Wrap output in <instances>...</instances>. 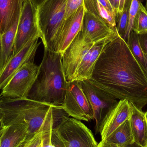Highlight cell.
<instances>
[{"label":"cell","mask_w":147,"mask_h":147,"mask_svg":"<svg viewBox=\"0 0 147 147\" xmlns=\"http://www.w3.org/2000/svg\"><path fill=\"white\" fill-rule=\"evenodd\" d=\"M0 105L4 127L16 123L26 124V139L31 140L38 132L53 126L57 110L53 106L28 98H10L1 96Z\"/></svg>","instance_id":"cell-2"},{"label":"cell","mask_w":147,"mask_h":147,"mask_svg":"<svg viewBox=\"0 0 147 147\" xmlns=\"http://www.w3.org/2000/svg\"><path fill=\"white\" fill-rule=\"evenodd\" d=\"M105 8L113 13L116 15V12L111 5L109 0H98Z\"/></svg>","instance_id":"cell-30"},{"label":"cell","mask_w":147,"mask_h":147,"mask_svg":"<svg viewBox=\"0 0 147 147\" xmlns=\"http://www.w3.org/2000/svg\"><path fill=\"white\" fill-rule=\"evenodd\" d=\"M118 34L117 32L93 44L79 65L74 81L88 80L91 78L94 66L103 49L108 43Z\"/></svg>","instance_id":"cell-15"},{"label":"cell","mask_w":147,"mask_h":147,"mask_svg":"<svg viewBox=\"0 0 147 147\" xmlns=\"http://www.w3.org/2000/svg\"><path fill=\"white\" fill-rule=\"evenodd\" d=\"M139 40L144 54L147 56V33L139 35Z\"/></svg>","instance_id":"cell-28"},{"label":"cell","mask_w":147,"mask_h":147,"mask_svg":"<svg viewBox=\"0 0 147 147\" xmlns=\"http://www.w3.org/2000/svg\"><path fill=\"white\" fill-rule=\"evenodd\" d=\"M104 141L121 147H127L134 144L129 119L121 124Z\"/></svg>","instance_id":"cell-21"},{"label":"cell","mask_w":147,"mask_h":147,"mask_svg":"<svg viewBox=\"0 0 147 147\" xmlns=\"http://www.w3.org/2000/svg\"><path fill=\"white\" fill-rule=\"evenodd\" d=\"M20 17L0 37V73L12 57Z\"/></svg>","instance_id":"cell-18"},{"label":"cell","mask_w":147,"mask_h":147,"mask_svg":"<svg viewBox=\"0 0 147 147\" xmlns=\"http://www.w3.org/2000/svg\"><path fill=\"white\" fill-rule=\"evenodd\" d=\"M27 128L23 123H16L6 127L0 138V147H18L26 139Z\"/></svg>","instance_id":"cell-19"},{"label":"cell","mask_w":147,"mask_h":147,"mask_svg":"<svg viewBox=\"0 0 147 147\" xmlns=\"http://www.w3.org/2000/svg\"><path fill=\"white\" fill-rule=\"evenodd\" d=\"M146 9H147V0H146Z\"/></svg>","instance_id":"cell-35"},{"label":"cell","mask_w":147,"mask_h":147,"mask_svg":"<svg viewBox=\"0 0 147 147\" xmlns=\"http://www.w3.org/2000/svg\"><path fill=\"white\" fill-rule=\"evenodd\" d=\"M131 0H125L123 9L115 15L117 33L120 37L126 40L129 20V11Z\"/></svg>","instance_id":"cell-22"},{"label":"cell","mask_w":147,"mask_h":147,"mask_svg":"<svg viewBox=\"0 0 147 147\" xmlns=\"http://www.w3.org/2000/svg\"><path fill=\"white\" fill-rule=\"evenodd\" d=\"M84 40L89 43H95L117 32L116 28L108 24L85 11L80 30Z\"/></svg>","instance_id":"cell-14"},{"label":"cell","mask_w":147,"mask_h":147,"mask_svg":"<svg viewBox=\"0 0 147 147\" xmlns=\"http://www.w3.org/2000/svg\"><path fill=\"white\" fill-rule=\"evenodd\" d=\"M88 81L117 100H128L139 109L147 105V75L117 35L105 47Z\"/></svg>","instance_id":"cell-1"},{"label":"cell","mask_w":147,"mask_h":147,"mask_svg":"<svg viewBox=\"0 0 147 147\" xmlns=\"http://www.w3.org/2000/svg\"><path fill=\"white\" fill-rule=\"evenodd\" d=\"M41 38L37 20V7L25 0L19 19L12 56L16 54L32 38Z\"/></svg>","instance_id":"cell-8"},{"label":"cell","mask_w":147,"mask_h":147,"mask_svg":"<svg viewBox=\"0 0 147 147\" xmlns=\"http://www.w3.org/2000/svg\"><path fill=\"white\" fill-rule=\"evenodd\" d=\"M67 0H45L37 7V20L45 48L53 51L56 36L65 20Z\"/></svg>","instance_id":"cell-5"},{"label":"cell","mask_w":147,"mask_h":147,"mask_svg":"<svg viewBox=\"0 0 147 147\" xmlns=\"http://www.w3.org/2000/svg\"><path fill=\"white\" fill-rule=\"evenodd\" d=\"M144 56H145V63H146V69L147 74V56L145 54H144Z\"/></svg>","instance_id":"cell-34"},{"label":"cell","mask_w":147,"mask_h":147,"mask_svg":"<svg viewBox=\"0 0 147 147\" xmlns=\"http://www.w3.org/2000/svg\"><path fill=\"white\" fill-rule=\"evenodd\" d=\"M55 147H97L92 132L79 120L63 115L53 130Z\"/></svg>","instance_id":"cell-4"},{"label":"cell","mask_w":147,"mask_h":147,"mask_svg":"<svg viewBox=\"0 0 147 147\" xmlns=\"http://www.w3.org/2000/svg\"><path fill=\"white\" fill-rule=\"evenodd\" d=\"M136 145L135 143H134L133 145L130 146H128L125 147H136ZM97 147H121L115 145V144H111V143H109L105 142V141H102L98 143V145Z\"/></svg>","instance_id":"cell-29"},{"label":"cell","mask_w":147,"mask_h":147,"mask_svg":"<svg viewBox=\"0 0 147 147\" xmlns=\"http://www.w3.org/2000/svg\"><path fill=\"white\" fill-rule=\"evenodd\" d=\"M132 30L138 35L147 33V11L141 2L134 18Z\"/></svg>","instance_id":"cell-24"},{"label":"cell","mask_w":147,"mask_h":147,"mask_svg":"<svg viewBox=\"0 0 147 147\" xmlns=\"http://www.w3.org/2000/svg\"><path fill=\"white\" fill-rule=\"evenodd\" d=\"M25 0H0V37L15 22Z\"/></svg>","instance_id":"cell-17"},{"label":"cell","mask_w":147,"mask_h":147,"mask_svg":"<svg viewBox=\"0 0 147 147\" xmlns=\"http://www.w3.org/2000/svg\"><path fill=\"white\" fill-rule=\"evenodd\" d=\"M136 147H140L139 146H138V145H137V146H136Z\"/></svg>","instance_id":"cell-36"},{"label":"cell","mask_w":147,"mask_h":147,"mask_svg":"<svg viewBox=\"0 0 147 147\" xmlns=\"http://www.w3.org/2000/svg\"><path fill=\"white\" fill-rule=\"evenodd\" d=\"M140 2H141V0H131V4H130V8H129V20L128 26L127 31L126 42L128 38L129 33L132 31L133 21L138 11L139 5Z\"/></svg>","instance_id":"cell-25"},{"label":"cell","mask_w":147,"mask_h":147,"mask_svg":"<svg viewBox=\"0 0 147 147\" xmlns=\"http://www.w3.org/2000/svg\"><path fill=\"white\" fill-rule=\"evenodd\" d=\"M39 69V66L34 61L26 63L2 89L1 96L10 98H28L38 78Z\"/></svg>","instance_id":"cell-6"},{"label":"cell","mask_w":147,"mask_h":147,"mask_svg":"<svg viewBox=\"0 0 147 147\" xmlns=\"http://www.w3.org/2000/svg\"><path fill=\"white\" fill-rule=\"evenodd\" d=\"M84 0H67L65 7V20L74 13L80 7L84 4Z\"/></svg>","instance_id":"cell-26"},{"label":"cell","mask_w":147,"mask_h":147,"mask_svg":"<svg viewBox=\"0 0 147 147\" xmlns=\"http://www.w3.org/2000/svg\"><path fill=\"white\" fill-rule=\"evenodd\" d=\"M33 4L36 7H38L39 5H40L41 3L43 2L45 0H30Z\"/></svg>","instance_id":"cell-32"},{"label":"cell","mask_w":147,"mask_h":147,"mask_svg":"<svg viewBox=\"0 0 147 147\" xmlns=\"http://www.w3.org/2000/svg\"><path fill=\"white\" fill-rule=\"evenodd\" d=\"M146 147H147V145L146 146Z\"/></svg>","instance_id":"cell-37"},{"label":"cell","mask_w":147,"mask_h":147,"mask_svg":"<svg viewBox=\"0 0 147 147\" xmlns=\"http://www.w3.org/2000/svg\"><path fill=\"white\" fill-rule=\"evenodd\" d=\"M62 56L45 48L38 78L28 98L62 109L67 82L62 65Z\"/></svg>","instance_id":"cell-3"},{"label":"cell","mask_w":147,"mask_h":147,"mask_svg":"<svg viewBox=\"0 0 147 147\" xmlns=\"http://www.w3.org/2000/svg\"><path fill=\"white\" fill-rule=\"evenodd\" d=\"M131 112L130 102L126 99L118 101L107 113L99 126L98 133L102 141L106 140L115 129L129 119Z\"/></svg>","instance_id":"cell-13"},{"label":"cell","mask_w":147,"mask_h":147,"mask_svg":"<svg viewBox=\"0 0 147 147\" xmlns=\"http://www.w3.org/2000/svg\"><path fill=\"white\" fill-rule=\"evenodd\" d=\"M85 11L108 24L112 28H116L115 15L106 8L98 0H84Z\"/></svg>","instance_id":"cell-20"},{"label":"cell","mask_w":147,"mask_h":147,"mask_svg":"<svg viewBox=\"0 0 147 147\" xmlns=\"http://www.w3.org/2000/svg\"><path fill=\"white\" fill-rule=\"evenodd\" d=\"M39 37L30 39L24 46L12 56L0 73V90H2L19 70L29 61H34L39 43Z\"/></svg>","instance_id":"cell-11"},{"label":"cell","mask_w":147,"mask_h":147,"mask_svg":"<svg viewBox=\"0 0 147 147\" xmlns=\"http://www.w3.org/2000/svg\"><path fill=\"white\" fill-rule=\"evenodd\" d=\"M94 44L86 42L80 31L62 55V65L67 82L74 80L79 65Z\"/></svg>","instance_id":"cell-10"},{"label":"cell","mask_w":147,"mask_h":147,"mask_svg":"<svg viewBox=\"0 0 147 147\" xmlns=\"http://www.w3.org/2000/svg\"><path fill=\"white\" fill-rule=\"evenodd\" d=\"M62 109L68 116L79 121L94 120L91 106L79 81L67 82V91Z\"/></svg>","instance_id":"cell-7"},{"label":"cell","mask_w":147,"mask_h":147,"mask_svg":"<svg viewBox=\"0 0 147 147\" xmlns=\"http://www.w3.org/2000/svg\"><path fill=\"white\" fill-rule=\"evenodd\" d=\"M130 103L131 115L129 117L130 126L134 143L140 147L147 145V111L143 112Z\"/></svg>","instance_id":"cell-16"},{"label":"cell","mask_w":147,"mask_h":147,"mask_svg":"<svg viewBox=\"0 0 147 147\" xmlns=\"http://www.w3.org/2000/svg\"><path fill=\"white\" fill-rule=\"evenodd\" d=\"M84 12L83 4L64 20L54 40L53 51L60 53L62 56L81 30Z\"/></svg>","instance_id":"cell-12"},{"label":"cell","mask_w":147,"mask_h":147,"mask_svg":"<svg viewBox=\"0 0 147 147\" xmlns=\"http://www.w3.org/2000/svg\"><path fill=\"white\" fill-rule=\"evenodd\" d=\"M79 82L92 109L96 121L95 132L97 134L104 117L118 101L93 86L87 80Z\"/></svg>","instance_id":"cell-9"},{"label":"cell","mask_w":147,"mask_h":147,"mask_svg":"<svg viewBox=\"0 0 147 147\" xmlns=\"http://www.w3.org/2000/svg\"><path fill=\"white\" fill-rule=\"evenodd\" d=\"M127 43L132 54L147 74L145 56L140 44L139 35L132 30Z\"/></svg>","instance_id":"cell-23"},{"label":"cell","mask_w":147,"mask_h":147,"mask_svg":"<svg viewBox=\"0 0 147 147\" xmlns=\"http://www.w3.org/2000/svg\"><path fill=\"white\" fill-rule=\"evenodd\" d=\"M125 0H120V5H119V9L117 13H121L124 7Z\"/></svg>","instance_id":"cell-31"},{"label":"cell","mask_w":147,"mask_h":147,"mask_svg":"<svg viewBox=\"0 0 147 147\" xmlns=\"http://www.w3.org/2000/svg\"><path fill=\"white\" fill-rule=\"evenodd\" d=\"M1 95H0V101H1ZM3 117V115L2 111L1 109V105H0V121L2 120Z\"/></svg>","instance_id":"cell-33"},{"label":"cell","mask_w":147,"mask_h":147,"mask_svg":"<svg viewBox=\"0 0 147 147\" xmlns=\"http://www.w3.org/2000/svg\"><path fill=\"white\" fill-rule=\"evenodd\" d=\"M42 144V132H38L27 143L25 147H41Z\"/></svg>","instance_id":"cell-27"}]
</instances>
